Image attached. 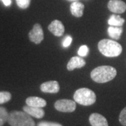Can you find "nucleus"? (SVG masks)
Returning <instances> with one entry per match:
<instances>
[{
  "instance_id": "1a4fd4ad",
  "label": "nucleus",
  "mask_w": 126,
  "mask_h": 126,
  "mask_svg": "<svg viewBox=\"0 0 126 126\" xmlns=\"http://www.w3.org/2000/svg\"><path fill=\"white\" fill-rule=\"evenodd\" d=\"M48 30H49L53 35L56 36H63L64 32V27L63 23L58 20H55L52 21L48 25Z\"/></svg>"
},
{
  "instance_id": "39448f33",
  "label": "nucleus",
  "mask_w": 126,
  "mask_h": 126,
  "mask_svg": "<svg viewBox=\"0 0 126 126\" xmlns=\"http://www.w3.org/2000/svg\"><path fill=\"white\" fill-rule=\"evenodd\" d=\"M55 109L60 112L71 113L75 111L77 108L76 102L71 99H59L55 102Z\"/></svg>"
},
{
  "instance_id": "393cba45",
  "label": "nucleus",
  "mask_w": 126,
  "mask_h": 126,
  "mask_svg": "<svg viewBox=\"0 0 126 126\" xmlns=\"http://www.w3.org/2000/svg\"><path fill=\"white\" fill-rule=\"evenodd\" d=\"M72 1H77V0H72Z\"/></svg>"
},
{
  "instance_id": "dca6fc26",
  "label": "nucleus",
  "mask_w": 126,
  "mask_h": 126,
  "mask_svg": "<svg viewBox=\"0 0 126 126\" xmlns=\"http://www.w3.org/2000/svg\"><path fill=\"white\" fill-rule=\"evenodd\" d=\"M125 23V20L122 18L120 16L116 15H111L108 20V24L111 26H116V27H121Z\"/></svg>"
},
{
  "instance_id": "0eeeda50",
  "label": "nucleus",
  "mask_w": 126,
  "mask_h": 126,
  "mask_svg": "<svg viewBox=\"0 0 126 126\" xmlns=\"http://www.w3.org/2000/svg\"><path fill=\"white\" fill-rule=\"evenodd\" d=\"M108 9L112 13L123 14L126 11V4L121 0H110L108 3Z\"/></svg>"
},
{
  "instance_id": "f8f14e48",
  "label": "nucleus",
  "mask_w": 126,
  "mask_h": 126,
  "mask_svg": "<svg viewBox=\"0 0 126 126\" xmlns=\"http://www.w3.org/2000/svg\"><path fill=\"white\" fill-rule=\"evenodd\" d=\"M23 111L36 118H42L45 115L44 110L40 107H34L27 105L23 107Z\"/></svg>"
},
{
  "instance_id": "423d86ee",
  "label": "nucleus",
  "mask_w": 126,
  "mask_h": 126,
  "mask_svg": "<svg viewBox=\"0 0 126 126\" xmlns=\"http://www.w3.org/2000/svg\"><path fill=\"white\" fill-rule=\"evenodd\" d=\"M29 39L32 42L36 44H39L44 39V31L43 29L39 24L36 23L35 24L31 31L29 32Z\"/></svg>"
},
{
  "instance_id": "7ed1b4c3",
  "label": "nucleus",
  "mask_w": 126,
  "mask_h": 126,
  "mask_svg": "<svg viewBox=\"0 0 126 126\" xmlns=\"http://www.w3.org/2000/svg\"><path fill=\"white\" fill-rule=\"evenodd\" d=\"M7 122L11 126H35V123L31 116L24 111L10 112Z\"/></svg>"
},
{
  "instance_id": "6ab92c4d",
  "label": "nucleus",
  "mask_w": 126,
  "mask_h": 126,
  "mask_svg": "<svg viewBox=\"0 0 126 126\" xmlns=\"http://www.w3.org/2000/svg\"><path fill=\"white\" fill-rule=\"evenodd\" d=\"M31 0H16V4L20 9H25L29 7Z\"/></svg>"
},
{
  "instance_id": "f257e3e1",
  "label": "nucleus",
  "mask_w": 126,
  "mask_h": 126,
  "mask_svg": "<svg viewBox=\"0 0 126 126\" xmlns=\"http://www.w3.org/2000/svg\"><path fill=\"white\" fill-rule=\"evenodd\" d=\"M117 74L116 69L111 66H99L90 73L91 79L96 83H104L113 80Z\"/></svg>"
},
{
  "instance_id": "5701e85b",
  "label": "nucleus",
  "mask_w": 126,
  "mask_h": 126,
  "mask_svg": "<svg viewBox=\"0 0 126 126\" xmlns=\"http://www.w3.org/2000/svg\"><path fill=\"white\" fill-rule=\"evenodd\" d=\"M72 38L70 36H66L65 38H64V41H63V46L64 47V48H67L68 46H69L70 44H71V43H72Z\"/></svg>"
},
{
  "instance_id": "4468645a",
  "label": "nucleus",
  "mask_w": 126,
  "mask_h": 126,
  "mask_svg": "<svg viewBox=\"0 0 126 126\" xmlns=\"http://www.w3.org/2000/svg\"><path fill=\"white\" fill-rule=\"evenodd\" d=\"M83 9H84V5L81 2L75 1L72 3L70 6V11L72 14L77 17L80 18L83 14Z\"/></svg>"
},
{
  "instance_id": "b1692460",
  "label": "nucleus",
  "mask_w": 126,
  "mask_h": 126,
  "mask_svg": "<svg viewBox=\"0 0 126 126\" xmlns=\"http://www.w3.org/2000/svg\"><path fill=\"white\" fill-rule=\"evenodd\" d=\"M1 1L6 6H9L11 4V0H1Z\"/></svg>"
},
{
  "instance_id": "2eb2a0df",
  "label": "nucleus",
  "mask_w": 126,
  "mask_h": 126,
  "mask_svg": "<svg viewBox=\"0 0 126 126\" xmlns=\"http://www.w3.org/2000/svg\"><path fill=\"white\" fill-rule=\"evenodd\" d=\"M123 33V28L121 27L110 26L108 28L109 36L113 39L118 40Z\"/></svg>"
},
{
  "instance_id": "9d476101",
  "label": "nucleus",
  "mask_w": 126,
  "mask_h": 126,
  "mask_svg": "<svg viewBox=\"0 0 126 126\" xmlns=\"http://www.w3.org/2000/svg\"><path fill=\"white\" fill-rule=\"evenodd\" d=\"M89 122L92 126H109L107 120L98 113H93L89 117Z\"/></svg>"
},
{
  "instance_id": "f03ea898",
  "label": "nucleus",
  "mask_w": 126,
  "mask_h": 126,
  "mask_svg": "<svg viewBox=\"0 0 126 126\" xmlns=\"http://www.w3.org/2000/svg\"><path fill=\"white\" fill-rule=\"evenodd\" d=\"M98 49L102 54L108 57L114 58L120 55L122 53L121 45L116 41L102 39L98 43Z\"/></svg>"
},
{
  "instance_id": "4be33fe9",
  "label": "nucleus",
  "mask_w": 126,
  "mask_h": 126,
  "mask_svg": "<svg viewBox=\"0 0 126 126\" xmlns=\"http://www.w3.org/2000/svg\"><path fill=\"white\" fill-rule=\"evenodd\" d=\"M37 126H63L61 124L54 122H48V121H41L38 123Z\"/></svg>"
},
{
  "instance_id": "a211bd4d",
  "label": "nucleus",
  "mask_w": 126,
  "mask_h": 126,
  "mask_svg": "<svg viewBox=\"0 0 126 126\" xmlns=\"http://www.w3.org/2000/svg\"><path fill=\"white\" fill-rule=\"evenodd\" d=\"M11 99V94L7 91L0 92V104L8 102Z\"/></svg>"
},
{
  "instance_id": "412c9836",
  "label": "nucleus",
  "mask_w": 126,
  "mask_h": 126,
  "mask_svg": "<svg viewBox=\"0 0 126 126\" xmlns=\"http://www.w3.org/2000/svg\"><path fill=\"white\" fill-rule=\"evenodd\" d=\"M119 121L122 126H126V107L121 111L119 116Z\"/></svg>"
},
{
  "instance_id": "f3484780",
  "label": "nucleus",
  "mask_w": 126,
  "mask_h": 126,
  "mask_svg": "<svg viewBox=\"0 0 126 126\" xmlns=\"http://www.w3.org/2000/svg\"><path fill=\"white\" fill-rule=\"evenodd\" d=\"M9 113L4 107H0V126H3L4 123L8 121Z\"/></svg>"
},
{
  "instance_id": "6e6552de",
  "label": "nucleus",
  "mask_w": 126,
  "mask_h": 126,
  "mask_svg": "<svg viewBox=\"0 0 126 126\" xmlns=\"http://www.w3.org/2000/svg\"><path fill=\"white\" fill-rule=\"evenodd\" d=\"M40 90L46 93H57L60 90V86L58 81H46L41 85Z\"/></svg>"
},
{
  "instance_id": "aec40b11",
  "label": "nucleus",
  "mask_w": 126,
  "mask_h": 126,
  "mask_svg": "<svg viewBox=\"0 0 126 126\" xmlns=\"http://www.w3.org/2000/svg\"><path fill=\"white\" fill-rule=\"evenodd\" d=\"M88 51H89L88 47L86 45H83L79 48V51H78V54L81 57H85L88 53Z\"/></svg>"
},
{
  "instance_id": "9b49d317",
  "label": "nucleus",
  "mask_w": 126,
  "mask_h": 126,
  "mask_svg": "<svg viewBox=\"0 0 126 126\" xmlns=\"http://www.w3.org/2000/svg\"><path fill=\"white\" fill-rule=\"evenodd\" d=\"M86 65V61L81 56L72 57L69 61L67 65V68L69 71H72L77 68H81Z\"/></svg>"
},
{
  "instance_id": "ddd939ff",
  "label": "nucleus",
  "mask_w": 126,
  "mask_h": 126,
  "mask_svg": "<svg viewBox=\"0 0 126 126\" xmlns=\"http://www.w3.org/2000/svg\"><path fill=\"white\" fill-rule=\"evenodd\" d=\"M26 104L28 106L34 107L43 108L46 106L47 102L45 99L38 97H29L26 99Z\"/></svg>"
},
{
  "instance_id": "20e7f679",
  "label": "nucleus",
  "mask_w": 126,
  "mask_h": 126,
  "mask_svg": "<svg viewBox=\"0 0 126 126\" xmlns=\"http://www.w3.org/2000/svg\"><path fill=\"white\" fill-rule=\"evenodd\" d=\"M74 99L81 105L90 106L96 102V94L89 88H82L75 92L74 94Z\"/></svg>"
}]
</instances>
